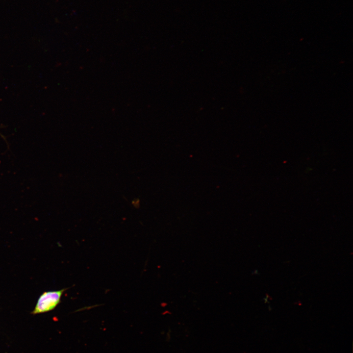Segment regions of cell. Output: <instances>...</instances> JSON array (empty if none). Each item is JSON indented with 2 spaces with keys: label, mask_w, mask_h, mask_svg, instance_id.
Masks as SVG:
<instances>
[{
  "label": "cell",
  "mask_w": 353,
  "mask_h": 353,
  "mask_svg": "<svg viewBox=\"0 0 353 353\" xmlns=\"http://www.w3.org/2000/svg\"><path fill=\"white\" fill-rule=\"evenodd\" d=\"M65 289L46 292L39 298L32 313L34 314L48 312L53 309L59 303Z\"/></svg>",
  "instance_id": "6da1fadb"
}]
</instances>
